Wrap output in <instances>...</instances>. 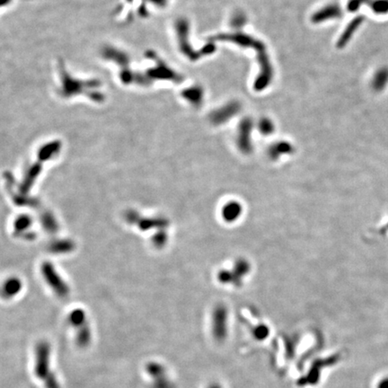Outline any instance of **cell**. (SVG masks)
<instances>
[{"instance_id":"cell-1","label":"cell","mask_w":388,"mask_h":388,"mask_svg":"<svg viewBox=\"0 0 388 388\" xmlns=\"http://www.w3.org/2000/svg\"><path fill=\"white\" fill-rule=\"evenodd\" d=\"M388 84V68L384 67L379 69L373 76L371 81V86L376 91H382Z\"/></svg>"},{"instance_id":"cell-2","label":"cell","mask_w":388,"mask_h":388,"mask_svg":"<svg viewBox=\"0 0 388 388\" xmlns=\"http://www.w3.org/2000/svg\"><path fill=\"white\" fill-rule=\"evenodd\" d=\"M341 16V10L338 5H330L322 9L314 17V21H323L327 19H333Z\"/></svg>"},{"instance_id":"cell-3","label":"cell","mask_w":388,"mask_h":388,"mask_svg":"<svg viewBox=\"0 0 388 388\" xmlns=\"http://www.w3.org/2000/svg\"><path fill=\"white\" fill-rule=\"evenodd\" d=\"M363 20H364V18L360 16V17L355 18L353 21H351V23H350V24L347 27L346 31L343 32L342 36L340 39L339 43H338L339 47H342V46H344L346 43H348V41L350 40L351 36L354 34V32L357 31V29H358L361 24H362Z\"/></svg>"},{"instance_id":"cell-4","label":"cell","mask_w":388,"mask_h":388,"mask_svg":"<svg viewBox=\"0 0 388 388\" xmlns=\"http://www.w3.org/2000/svg\"><path fill=\"white\" fill-rule=\"evenodd\" d=\"M372 10L378 15H384L388 12V0H378L371 5Z\"/></svg>"},{"instance_id":"cell-5","label":"cell","mask_w":388,"mask_h":388,"mask_svg":"<svg viewBox=\"0 0 388 388\" xmlns=\"http://www.w3.org/2000/svg\"><path fill=\"white\" fill-rule=\"evenodd\" d=\"M366 2V0H350L348 5V9L350 12H356L361 8V5Z\"/></svg>"}]
</instances>
